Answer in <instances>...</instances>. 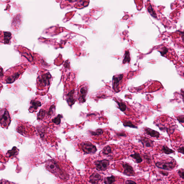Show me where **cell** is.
<instances>
[{"label": "cell", "instance_id": "14", "mask_svg": "<svg viewBox=\"0 0 184 184\" xmlns=\"http://www.w3.org/2000/svg\"><path fill=\"white\" fill-rule=\"evenodd\" d=\"M139 142H141L144 148H153L154 141L146 137H141L139 139Z\"/></svg>", "mask_w": 184, "mask_h": 184}, {"label": "cell", "instance_id": "25", "mask_svg": "<svg viewBox=\"0 0 184 184\" xmlns=\"http://www.w3.org/2000/svg\"><path fill=\"white\" fill-rule=\"evenodd\" d=\"M102 153L104 155H109V154L112 152V149L111 147L109 145H107L103 148L102 151Z\"/></svg>", "mask_w": 184, "mask_h": 184}, {"label": "cell", "instance_id": "10", "mask_svg": "<svg viewBox=\"0 0 184 184\" xmlns=\"http://www.w3.org/2000/svg\"><path fill=\"white\" fill-rule=\"evenodd\" d=\"M94 164L97 171H104L108 169L110 163L108 160L103 159L96 161Z\"/></svg>", "mask_w": 184, "mask_h": 184}, {"label": "cell", "instance_id": "23", "mask_svg": "<svg viewBox=\"0 0 184 184\" xmlns=\"http://www.w3.org/2000/svg\"><path fill=\"white\" fill-rule=\"evenodd\" d=\"M124 58L123 61V64H124L126 63H129L131 60V58H130V52L128 50L126 51Z\"/></svg>", "mask_w": 184, "mask_h": 184}, {"label": "cell", "instance_id": "6", "mask_svg": "<svg viewBox=\"0 0 184 184\" xmlns=\"http://www.w3.org/2000/svg\"><path fill=\"white\" fill-rule=\"evenodd\" d=\"M10 116L7 110L3 109L0 111V124L3 127H7L10 124Z\"/></svg>", "mask_w": 184, "mask_h": 184}, {"label": "cell", "instance_id": "5", "mask_svg": "<svg viewBox=\"0 0 184 184\" xmlns=\"http://www.w3.org/2000/svg\"><path fill=\"white\" fill-rule=\"evenodd\" d=\"M79 146L86 154H94L97 150L95 146L89 141H82L79 144Z\"/></svg>", "mask_w": 184, "mask_h": 184}, {"label": "cell", "instance_id": "3", "mask_svg": "<svg viewBox=\"0 0 184 184\" xmlns=\"http://www.w3.org/2000/svg\"><path fill=\"white\" fill-rule=\"evenodd\" d=\"M46 168L49 172L60 178L64 176V173L61 169L59 165L56 161L54 160H49L46 164Z\"/></svg>", "mask_w": 184, "mask_h": 184}, {"label": "cell", "instance_id": "4", "mask_svg": "<svg viewBox=\"0 0 184 184\" xmlns=\"http://www.w3.org/2000/svg\"><path fill=\"white\" fill-rule=\"evenodd\" d=\"M89 85L87 83H82L78 87L77 91V101L80 103L86 101V96L88 91Z\"/></svg>", "mask_w": 184, "mask_h": 184}, {"label": "cell", "instance_id": "2", "mask_svg": "<svg viewBox=\"0 0 184 184\" xmlns=\"http://www.w3.org/2000/svg\"><path fill=\"white\" fill-rule=\"evenodd\" d=\"M51 84V77L48 74L42 75L37 79V88L41 95L47 94Z\"/></svg>", "mask_w": 184, "mask_h": 184}, {"label": "cell", "instance_id": "18", "mask_svg": "<svg viewBox=\"0 0 184 184\" xmlns=\"http://www.w3.org/2000/svg\"><path fill=\"white\" fill-rule=\"evenodd\" d=\"M62 117L60 116V115H58L57 117H54L53 119L51 120H52V122L49 123V124H50V125H51L52 127H53L54 128L56 127L57 126H59L61 122V118Z\"/></svg>", "mask_w": 184, "mask_h": 184}, {"label": "cell", "instance_id": "35", "mask_svg": "<svg viewBox=\"0 0 184 184\" xmlns=\"http://www.w3.org/2000/svg\"><path fill=\"white\" fill-rule=\"evenodd\" d=\"M0 184H10L8 181H0Z\"/></svg>", "mask_w": 184, "mask_h": 184}, {"label": "cell", "instance_id": "17", "mask_svg": "<svg viewBox=\"0 0 184 184\" xmlns=\"http://www.w3.org/2000/svg\"><path fill=\"white\" fill-rule=\"evenodd\" d=\"M130 156L135 160V162L137 164L141 163L143 162V159L140 155L138 152H135L134 154H131Z\"/></svg>", "mask_w": 184, "mask_h": 184}, {"label": "cell", "instance_id": "9", "mask_svg": "<svg viewBox=\"0 0 184 184\" xmlns=\"http://www.w3.org/2000/svg\"><path fill=\"white\" fill-rule=\"evenodd\" d=\"M21 66H15V72L12 73V75L11 76H8L7 78L6 79V82L7 83H13L15 81V80L17 79L18 77L22 73V69L21 68Z\"/></svg>", "mask_w": 184, "mask_h": 184}, {"label": "cell", "instance_id": "31", "mask_svg": "<svg viewBox=\"0 0 184 184\" xmlns=\"http://www.w3.org/2000/svg\"><path fill=\"white\" fill-rule=\"evenodd\" d=\"M125 184H137L134 181L131 180H127L125 182Z\"/></svg>", "mask_w": 184, "mask_h": 184}, {"label": "cell", "instance_id": "21", "mask_svg": "<svg viewBox=\"0 0 184 184\" xmlns=\"http://www.w3.org/2000/svg\"><path fill=\"white\" fill-rule=\"evenodd\" d=\"M114 101L117 103V104L118 106V108L119 109L122 111L124 112L126 110L127 106L124 103L122 102H119L115 99Z\"/></svg>", "mask_w": 184, "mask_h": 184}, {"label": "cell", "instance_id": "24", "mask_svg": "<svg viewBox=\"0 0 184 184\" xmlns=\"http://www.w3.org/2000/svg\"><path fill=\"white\" fill-rule=\"evenodd\" d=\"M123 125L125 127H130V128H136L137 127L136 126L134 125L132 122L130 121H125L123 122Z\"/></svg>", "mask_w": 184, "mask_h": 184}, {"label": "cell", "instance_id": "15", "mask_svg": "<svg viewBox=\"0 0 184 184\" xmlns=\"http://www.w3.org/2000/svg\"><path fill=\"white\" fill-rule=\"evenodd\" d=\"M101 179V175L99 174L94 172L89 178V182L93 184H98Z\"/></svg>", "mask_w": 184, "mask_h": 184}, {"label": "cell", "instance_id": "37", "mask_svg": "<svg viewBox=\"0 0 184 184\" xmlns=\"http://www.w3.org/2000/svg\"><path fill=\"white\" fill-rule=\"evenodd\" d=\"M184 91L183 90H181V95H182V97L183 98V97H184Z\"/></svg>", "mask_w": 184, "mask_h": 184}, {"label": "cell", "instance_id": "26", "mask_svg": "<svg viewBox=\"0 0 184 184\" xmlns=\"http://www.w3.org/2000/svg\"><path fill=\"white\" fill-rule=\"evenodd\" d=\"M148 11L151 16L154 17V18L157 17L156 14L150 4L149 6L148 7Z\"/></svg>", "mask_w": 184, "mask_h": 184}, {"label": "cell", "instance_id": "33", "mask_svg": "<svg viewBox=\"0 0 184 184\" xmlns=\"http://www.w3.org/2000/svg\"><path fill=\"white\" fill-rule=\"evenodd\" d=\"M184 148L183 146L180 147V148L177 149L178 152L181 153H182L183 154H184Z\"/></svg>", "mask_w": 184, "mask_h": 184}, {"label": "cell", "instance_id": "7", "mask_svg": "<svg viewBox=\"0 0 184 184\" xmlns=\"http://www.w3.org/2000/svg\"><path fill=\"white\" fill-rule=\"evenodd\" d=\"M176 162L171 161L170 162H158L155 163L156 166L160 169L166 171H172L176 166Z\"/></svg>", "mask_w": 184, "mask_h": 184}, {"label": "cell", "instance_id": "19", "mask_svg": "<svg viewBox=\"0 0 184 184\" xmlns=\"http://www.w3.org/2000/svg\"><path fill=\"white\" fill-rule=\"evenodd\" d=\"M115 181V177L113 175L105 177L104 180V183L105 184H114Z\"/></svg>", "mask_w": 184, "mask_h": 184}, {"label": "cell", "instance_id": "8", "mask_svg": "<svg viewBox=\"0 0 184 184\" xmlns=\"http://www.w3.org/2000/svg\"><path fill=\"white\" fill-rule=\"evenodd\" d=\"M44 101L42 99L38 97L33 99L30 101V110L31 112L37 111L38 109L43 104Z\"/></svg>", "mask_w": 184, "mask_h": 184}, {"label": "cell", "instance_id": "29", "mask_svg": "<svg viewBox=\"0 0 184 184\" xmlns=\"http://www.w3.org/2000/svg\"><path fill=\"white\" fill-rule=\"evenodd\" d=\"M168 51V49L167 48L165 47H164L163 50L161 51H159L161 55L162 56H164L167 53Z\"/></svg>", "mask_w": 184, "mask_h": 184}, {"label": "cell", "instance_id": "27", "mask_svg": "<svg viewBox=\"0 0 184 184\" xmlns=\"http://www.w3.org/2000/svg\"><path fill=\"white\" fill-rule=\"evenodd\" d=\"M177 173L179 176L182 179H184V171L183 169H181L178 170L177 171Z\"/></svg>", "mask_w": 184, "mask_h": 184}, {"label": "cell", "instance_id": "12", "mask_svg": "<svg viewBox=\"0 0 184 184\" xmlns=\"http://www.w3.org/2000/svg\"><path fill=\"white\" fill-rule=\"evenodd\" d=\"M122 167L124 169L123 174L127 176H134L135 173L134 168L131 165L127 163H124L122 164Z\"/></svg>", "mask_w": 184, "mask_h": 184}, {"label": "cell", "instance_id": "36", "mask_svg": "<svg viewBox=\"0 0 184 184\" xmlns=\"http://www.w3.org/2000/svg\"><path fill=\"white\" fill-rule=\"evenodd\" d=\"M3 75V70L2 68L0 67V76Z\"/></svg>", "mask_w": 184, "mask_h": 184}, {"label": "cell", "instance_id": "30", "mask_svg": "<svg viewBox=\"0 0 184 184\" xmlns=\"http://www.w3.org/2000/svg\"><path fill=\"white\" fill-rule=\"evenodd\" d=\"M144 158H145L147 161L148 162V164L150 163L151 162V158L148 156V155H144Z\"/></svg>", "mask_w": 184, "mask_h": 184}, {"label": "cell", "instance_id": "20", "mask_svg": "<svg viewBox=\"0 0 184 184\" xmlns=\"http://www.w3.org/2000/svg\"><path fill=\"white\" fill-rule=\"evenodd\" d=\"M162 151L163 153L167 155H169L175 153V151L168 148L166 145H163L162 146Z\"/></svg>", "mask_w": 184, "mask_h": 184}, {"label": "cell", "instance_id": "22", "mask_svg": "<svg viewBox=\"0 0 184 184\" xmlns=\"http://www.w3.org/2000/svg\"><path fill=\"white\" fill-rule=\"evenodd\" d=\"M18 150L15 147H14L12 150L8 151L7 154L9 157H13L17 155Z\"/></svg>", "mask_w": 184, "mask_h": 184}, {"label": "cell", "instance_id": "28", "mask_svg": "<svg viewBox=\"0 0 184 184\" xmlns=\"http://www.w3.org/2000/svg\"><path fill=\"white\" fill-rule=\"evenodd\" d=\"M177 119L178 121L179 122V123H182V124L184 123V121L183 115H181L178 116L177 117Z\"/></svg>", "mask_w": 184, "mask_h": 184}, {"label": "cell", "instance_id": "16", "mask_svg": "<svg viewBox=\"0 0 184 184\" xmlns=\"http://www.w3.org/2000/svg\"><path fill=\"white\" fill-rule=\"evenodd\" d=\"M144 131L147 135L151 137L156 138H158L160 137V134L158 132L151 129L148 128V127H145L144 128Z\"/></svg>", "mask_w": 184, "mask_h": 184}, {"label": "cell", "instance_id": "13", "mask_svg": "<svg viewBox=\"0 0 184 184\" xmlns=\"http://www.w3.org/2000/svg\"><path fill=\"white\" fill-rule=\"evenodd\" d=\"M12 38V34L8 32H0V42L9 44Z\"/></svg>", "mask_w": 184, "mask_h": 184}, {"label": "cell", "instance_id": "1", "mask_svg": "<svg viewBox=\"0 0 184 184\" xmlns=\"http://www.w3.org/2000/svg\"><path fill=\"white\" fill-rule=\"evenodd\" d=\"M56 105L54 103H47L41 108L38 113V121L43 123L50 122L56 114Z\"/></svg>", "mask_w": 184, "mask_h": 184}, {"label": "cell", "instance_id": "11", "mask_svg": "<svg viewBox=\"0 0 184 184\" xmlns=\"http://www.w3.org/2000/svg\"><path fill=\"white\" fill-rule=\"evenodd\" d=\"M124 75L120 74L117 76H113L112 80L113 89L116 93L120 91L119 88L120 82L122 80Z\"/></svg>", "mask_w": 184, "mask_h": 184}, {"label": "cell", "instance_id": "32", "mask_svg": "<svg viewBox=\"0 0 184 184\" xmlns=\"http://www.w3.org/2000/svg\"><path fill=\"white\" fill-rule=\"evenodd\" d=\"M117 135L119 137H126L127 136L126 134L124 132H120L117 133Z\"/></svg>", "mask_w": 184, "mask_h": 184}, {"label": "cell", "instance_id": "34", "mask_svg": "<svg viewBox=\"0 0 184 184\" xmlns=\"http://www.w3.org/2000/svg\"><path fill=\"white\" fill-rule=\"evenodd\" d=\"M160 173L162 174L163 176H168L169 175V173L168 172H163V171H160Z\"/></svg>", "mask_w": 184, "mask_h": 184}]
</instances>
